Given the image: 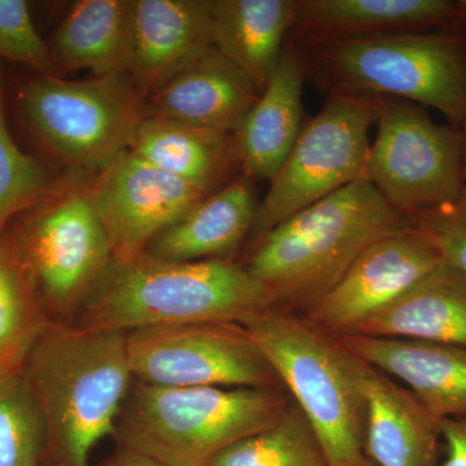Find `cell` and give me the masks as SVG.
Listing matches in <instances>:
<instances>
[{
  "label": "cell",
  "instance_id": "obj_25",
  "mask_svg": "<svg viewBox=\"0 0 466 466\" xmlns=\"http://www.w3.org/2000/svg\"><path fill=\"white\" fill-rule=\"evenodd\" d=\"M50 323L7 228L0 232V376L20 375Z\"/></svg>",
  "mask_w": 466,
  "mask_h": 466
},
{
  "label": "cell",
  "instance_id": "obj_14",
  "mask_svg": "<svg viewBox=\"0 0 466 466\" xmlns=\"http://www.w3.org/2000/svg\"><path fill=\"white\" fill-rule=\"evenodd\" d=\"M441 29H461L459 0H296L288 41L305 48Z\"/></svg>",
  "mask_w": 466,
  "mask_h": 466
},
{
  "label": "cell",
  "instance_id": "obj_7",
  "mask_svg": "<svg viewBox=\"0 0 466 466\" xmlns=\"http://www.w3.org/2000/svg\"><path fill=\"white\" fill-rule=\"evenodd\" d=\"M8 229L48 319L69 324L113 260L88 183H58Z\"/></svg>",
  "mask_w": 466,
  "mask_h": 466
},
{
  "label": "cell",
  "instance_id": "obj_4",
  "mask_svg": "<svg viewBox=\"0 0 466 466\" xmlns=\"http://www.w3.org/2000/svg\"><path fill=\"white\" fill-rule=\"evenodd\" d=\"M289 403L280 389L167 388L134 380L115 440L167 466H207L274 424Z\"/></svg>",
  "mask_w": 466,
  "mask_h": 466
},
{
  "label": "cell",
  "instance_id": "obj_24",
  "mask_svg": "<svg viewBox=\"0 0 466 466\" xmlns=\"http://www.w3.org/2000/svg\"><path fill=\"white\" fill-rule=\"evenodd\" d=\"M133 0H79L52 34V61L60 72L127 75Z\"/></svg>",
  "mask_w": 466,
  "mask_h": 466
},
{
  "label": "cell",
  "instance_id": "obj_1",
  "mask_svg": "<svg viewBox=\"0 0 466 466\" xmlns=\"http://www.w3.org/2000/svg\"><path fill=\"white\" fill-rule=\"evenodd\" d=\"M20 376L45 420L42 466H95L92 451L116 437L134 381L126 333L51 321Z\"/></svg>",
  "mask_w": 466,
  "mask_h": 466
},
{
  "label": "cell",
  "instance_id": "obj_32",
  "mask_svg": "<svg viewBox=\"0 0 466 466\" xmlns=\"http://www.w3.org/2000/svg\"><path fill=\"white\" fill-rule=\"evenodd\" d=\"M101 466H167L157 460L137 452V451L118 447V450Z\"/></svg>",
  "mask_w": 466,
  "mask_h": 466
},
{
  "label": "cell",
  "instance_id": "obj_16",
  "mask_svg": "<svg viewBox=\"0 0 466 466\" xmlns=\"http://www.w3.org/2000/svg\"><path fill=\"white\" fill-rule=\"evenodd\" d=\"M355 360L366 407L368 461L373 466H440V421L400 382Z\"/></svg>",
  "mask_w": 466,
  "mask_h": 466
},
{
  "label": "cell",
  "instance_id": "obj_11",
  "mask_svg": "<svg viewBox=\"0 0 466 466\" xmlns=\"http://www.w3.org/2000/svg\"><path fill=\"white\" fill-rule=\"evenodd\" d=\"M134 380L167 388L280 389L241 324H186L126 333Z\"/></svg>",
  "mask_w": 466,
  "mask_h": 466
},
{
  "label": "cell",
  "instance_id": "obj_33",
  "mask_svg": "<svg viewBox=\"0 0 466 466\" xmlns=\"http://www.w3.org/2000/svg\"><path fill=\"white\" fill-rule=\"evenodd\" d=\"M460 135H461V158H462V175H464V182L466 186V119L459 127Z\"/></svg>",
  "mask_w": 466,
  "mask_h": 466
},
{
  "label": "cell",
  "instance_id": "obj_9",
  "mask_svg": "<svg viewBox=\"0 0 466 466\" xmlns=\"http://www.w3.org/2000/svg\"><path fill=\"white\" fill-rule=\"evenodd\" d=\"M379 97L332 92L302 127L290 155L257 208L253 241L294 214L355 180L366 179L370 126Z\"/></svg>",
  "mask_w": 466,
  "mask_h": 466
},
{
  "label": "cell",
  "instance_id": "obj_5",
  "mask_svg": "<svg viewBox=\"0 0 466 466\" xmlns=\"http://www.w3.org/2000/svg\"><path fill=\"white\" fill-rule=\"evenodd\" d=\"M299 50L308 76L329 94L410 101L438 110L458 128L466 119V33L461 29L350 39Z\"/></svg>",
  "mask_w": 466,
  "mask_h": 466
},
{
  "label": "cell",
  "instance_id": "obj_12",
  "mask_svg": "<svg viewBox=\"0 0 466 466\" xmlns=\"http://www.w3.org/2000/svg\"><path fill=\"white\" fill-rule=\"evenodd\" d=\"M113 259L140 256L150 241L211 195L126 149L88 183Z\"/></svg>",
  "mask_w": 466,
  "mask_h": 466
},
{
  "label": "cell",
  "instance_id": "obj_3",
  "mask_svg": "<svg viewBox=\"0 0 466 466\" xmlns=\"http://www.w3.org/2000/svg\"><path fill=\"white\" fill-rule=\"evenodd\" d=\"M406 222L367 179L355 180L254 240L244 267L276 308L311 309L361 251Z\"/></svg>",
  "mask_w": 466,
  "mask_h": 466
},
{
  "label": "cell",
  "instance_id": "obj_20",
  "mask_svg": "<svg viewBox=\"0 0 466 466\" xmlns=\"http://www.w3.org/2000/svg\"><path fill=\"white\" fill-rule=\"evenodd\" d=\"M258 204L254 182L240 175L159 232L144 253L168 262L232 259L253 229Z\"/></svg>",
  "mask_w": 466,
  "mask_h": 466
},
{
  "label": "cell",
  "instance_id": "obj_10",
  "mask_svg": "<svg viewBox=\"0 0 466 466\" xmlns=\"http://www.w3.org/2000/svg\"><path fill=\"white\" fill-rule=\"evenodd\" d=\"M366 179L394 210L413 217L458 200L465 188L461 135L424 106L379 97Z\"/></svg>",
  "mask_w": 466,
  "mask_h": 466
},
{
  "label": "cell",
  "instance_id": "obj_6",
  "mask_svg": "<svg viewBox=\"0 0 466 466\" xmlns=\"http://www.w3.org/2000/svg\"><path fill=\"white\" fill-rule=\"evenodd\" d=\"M242 327L314 429L328 466H373L364 453L357 360L336 337L271 308Z\"/></svg>",
  "mask_w": 466,
  "mask_h": 466
},
{
  "label": "cell",
  "instance_id": "obj_26",
  "mask_svg": "<svg viewBox=\"0 0 466 466\" xmlns=\"http://www.w3.org/2000/svg\"><path fill=\"white\" fill-rule=\"evenodd\" d=\"M207 466H328V461L309 420L290 400L274 424L227 447Z\"/></svg>",
  "mask_w": 466,
  "mask_h": 466
},
{
  "label": "cell",
  "instance_id": "obj_23",
  "mask_svg": "<svg viewBox=\"0 0 466 466\" xmlns=\"http://www.w3.org/2000/svg\"><path fill=\"white\" fill-rule=\"evenodd\" d=\"M128 150L153 167L217 192L236 179L238 167L232 134L144 115ZM240 177V175H238Z\"/></svg>",
  "mask_w": 466,
  "mask_h": 466
},
{
  "label": "cell",
  "instance_id": "obj_30",
  "mask_svg": "<svg viewBox=\"0 0 466 466\" xmlns=\"http://www.w3.org/2000/svg\"><path fill=\"white\" fill-rule=\"evenodd\" d=\"M407 220L424 233L447 265L466 279V186L458 200Z\"/></svg>",
  "mask_w": 466,
  "mask_h": 466
},
{
  "label": "cell",
  "instance_id": "obj_28",
  "mask_svg": "<svg viewBox=\"0 0 466 466\" xmlns=\"http://www.w3.org/2000/svg\"><path fill=\"white\" fill-rule=\"evenodd\" d=\"M57 184L35 158L18 148L12 139L5 122L0 76V232L47 198Z\"/></svg>",
  "mask_w": 466,
  "mask_h": 466
},
{
  "label": "cell",
  "instance_id": "obj_31",
  "mask_svg": "<svg viewBox=\"0 0 466 466\" xmlns=\"http://www.w3.org/2000/svg\"><path fill=\"white\" fill-rule=\"evenodd\" d=\"M444 459L440 466H466V417L440 421Z\"/></svg>",
  "mask_w": 466,
  "mask_h": 466
},
{
  "label": "cell",
  "instance_id": "obj_27",
  "mask_svg": "<svg viewBox=\"0 0 466 466\" xmlns=\"http://www.w3.org/2000/svg\"><path fill=\"white\" fill-rule=\"evenodd\" d=\"M46 425L20 375L0 376V466H42Z\"/></svg>",
  "mask_w": 466,
  "mask_h": 466
},
{
  "label": "cell",
  "instance_id": "obj_17",
  "mask_svg": "<svg viewBox=\"0 0 466 466\" xmlns=\"http://www.w3.org/2000/svg\"><path fill=\"white\" fill-rule=\"evenodd\" d=\"M336 339L368 366L406 385L438 421L466 417V349L382 337Z\"/></svg>",
  "mask_w": 466,
  "mask_h": 466
},
{
  "label": "cell",
  "instance_id": "obj_18",
  "mask_svg": "<svg viewBox=\"0 0 466 466\" xmlns=\"http://www.w3.org/2000/svg\"><path fill=\"white\" fill-rule=\"evenodd\" d=\"M308 66L302 51L288 41L266 90L233 131L240 174L275 179L302 130V92Z\"/></svg>",
  "mask_w": 466,
  "mask_h": 466
},
{
  "label": "cell",
  "instance_id": "obj_2",
  "mask_svg": "<svg viewBox=\"0 0 466 466\" xmlns=\"http://www.w3.org/2000/svg\"><path fill=\"white\" fill-rule=\"evenodd\" d=\"M276 308L274 296L232 259H113L70 325L133 332L186 324H242Z\"/></svg>",
  "mask_w": 466,
  "mask_h": 466
},
{
  "label": "cell",
  "instance_id": "obj_21",
  "mask_svg": "<svg viewBox=\"0 0 466 466\" xmlns=\"http://www.w3.org/2000/svg\"><path fill=\"white\" fill-rule=\"evenodd\" d=\"M296 0H211V47L262 94L289 35Z\"/></svg>",
  "mask_w": 466,
  "mask_h": 466
},
{
  "label": "cell",
  "instance_id": "obj_15",
  "mask_svg": "<svg viewBox=\"0 0 466 466\" xmlns=\"http://www.w3.org/2000/svg\"><path fill=\"white\" fill-rule=\"evenodd\" d=\"M211 0H133L127 75L148 99L211 47Z\"/></svg>",
  "mask_w": 466,
  "mask_h": 466
},
{
  "label": "cell",
  "instance_id": "obj_19",
  "mask_svg": "<svg viewBox=\"0 0 466 466\" xmlns=\"http://www.w3.org/2000/svg\"><path fill=\"white\" fill-rule=\"evenodd\" d=\"M258 97L249 79L208 47L150 95L144 115L232 134Z\"/></svg>",
  "mask_w": 466,
  "mask_h": 466
},
{
  "label": "cell",
  "instance_id": "obj_8",
  "mask_svg": "<svg viewBox=\"0 0 466 466\" xmlns=\"http://www.w3.org/2000/svg\"><path fill=\"white\" fill-rule=\"evenodd\" d=\"M33 134L61 164L97 171L128 149L146 99L126 73L81 81L39 76L18 92Z\"/></svg>",
  "mask_w": 466,
  "mask_h": 466
},
{
  "label": "cell",
  "instance_id": "obj_29",
  "mask_svg": "<svg viewBox=\"0 0 466 466\" xmlns=\"http://www.w3.org/2000/svg\"><path fill=\"white\" fill-rule=\"evenodd\" d=\"M0 58L33 67L41 76L60 75L24 0H0Z\"/></svg>",
  "mask_w": 466,
  "mask_h": 466
},
{
  "label": "cell",
  "instance_id": "obj_22",
  "mask_svg": "<svg viewBox=\"0 0 466 466\" xmlns=\"http://www.w3.org/2000/svg\"><path fill=\"white\" fill-rule=\"evenodd\" d=\"M351 336L416 339L466 349V279L443 260Z\"/></svg>",
  "mask_w": 466,
  "mask_h": 466
},
{
  "label": "cell",
  "instance_id": "obj_13",
  "mask_svg": "<svg viewBox=\"0 0 466 466\" xmlns=\"http://www.w3.org/2000/svg\"><path fill=\"white\" fill-rule=\"evenodd\" d=\"M441 262L437 248L407 220L359 254L311 309L312 325L333 337L351 336Z\"/></svg>",
  "mask_w": 466,
  "mask_h": 466
}]
</instances>
